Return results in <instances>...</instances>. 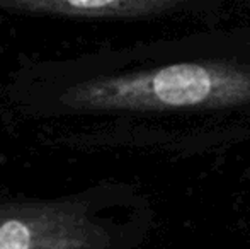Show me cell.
I'll return each instance as SVG.
<instances>
[{
    "label": "cell",
    "mask_w": 250,
    "mask_h": 249,
    "mask_svg": "<svg viewBox=\"0 0 250 249\" xmlns=\"http://www.w3.org/2000/svg\"><path fill=\"white\" fill-rule=\"evenodd\" d=\"M73 110H186L250 103V67L218 62L172 63L148 72L99 77L72 86Z\"/></svg>",
    "instance_id": "6da1fadb"
},
{
    "label": "cell",
    "mask_w": 250,
    "mask_h": 249,
    "mask_svg": "<svg viewBox=\"0 0 250 249\" xmlns=\"http://www.w3.org/2000/svg\"><path fill=\"white\" fill-rule=\"evenodd\" d=\"M177 7L174 0H0V9L66 19H138Z\"/></svg>",
    "instance_id": "3957f363"
},
{
    "label": "cell",
    "mask_w": 250,
    "mask_h": 249,
    "mask_svg": "<svg viewBox=\"0 0 250 249\" xmlns=\"http://www.w3.org/2000/svg\"><path fill=\"white\" fill-rule=\"evenodd\" d=\"M46 249H53V248H46Z\"/></svg>",
    "instance_id": "277c9868"
},
{
    "label": "cell",
    "mask_w": 250,
    "mask_h": 249,
    "mask_svg": "<svg viewBox=\"0 0 250 249\" xmlns=\"http://www.w3.org/2000/svg\"><path fill=\"white\" fill-rule=\"evenodd\" d=\"M97 229L70 206L0 210V249H90Z\"/></svg>",
    "instance_id": "7a4b0ae2"
}]
</instances>
